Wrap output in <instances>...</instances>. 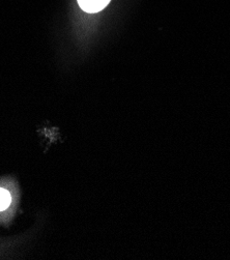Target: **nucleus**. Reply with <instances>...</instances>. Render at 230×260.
<instances>
[{
    "label": "nucleus",
    "instance_id": "obj_1",
    "mask_svg": "<svg viewBox=\"0 0 230 260\" xmlns=\"http://www.w3.org/2000/svg\"><path fill=\"white\" fill-rule=\"evenodd\" d=\"M110 3V0H78L80 8L86 13H97L105 9Z\"/></svg>",
    "mask_w": 230,
    "mask_h": 260
},
{
    "label": "nucleus",
    "instance_id": "obj_2",
    "mask_svg": "<svg viewBox=\"0 0 230 260\" xmlns=\"http://www.w3.org/2000/svg\"><path fill=\"white\" fill-rule=\"evenodd\" d=\"M12 202L11 194L8 190L0 188V212L6 211Z\"/></svg>",
    "mask_w": 230,
    "mask_h": 260
}]
</instances>
